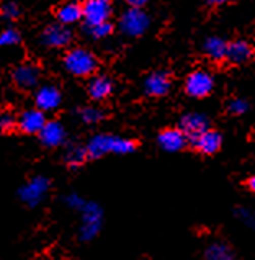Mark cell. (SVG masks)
<instances>
[{"label": "cell", "mask_w": 255, "mask_h": 260, "mask_svg": "<svg viewBox=\"0 0 255 260\" xmlns=\"http://www.w3.org/2000/svg\"><path fill=\"white\" fill-rule=\"evenodd\" d=\"M87 154L90 159H100L107 154L126 155L136 151L138 143L133 139L113 136V135H97L88 141Z\"/></svg>", "instance_id": "1"}, {"label": "cell", "mask_w": 255, "mask_h": 260, "mask_svg": "<svg viewBox=\"0 0 255 260\" xmlns=\"http://www.w3.org/2000/svg\"><path fill=\"white\" fill-rule=\"evenodd\" d=\"M80 213V226H79V237L80 241L88 242L93 241L100 234L103 226V210L99 203L85 202L82 206Z\"/></svg>", "instance_id": "2"}, {"label": "cell", "mask_w": 255, "mask_h": 260, "mask_svg": "<svg viewBox=\"0 0 255 260\" xmlns=\"http://www.w3.org/2000/svg\"><path fill=\"white\" fill-rule=\"evenodd\" d=\"M64 66L72 76L76 77H88L99 68V61L93 53H90L88 49L76 48L71 49L64 57Z\"/></svg>", "instance_id": "3"}, {"label": "cell", "mask_w": 255, "mask_h": 260, "mask_svg": "<svg viewBox=\"0 0 255 260\" xmlns=\"http://www.w3.org/2000/svg\"><path fill=\"white\" fill-rule=\"evenodd\" d=\"M49 187H51L49 178H46L44 175H35L20 188L18 197L26 206L35 208V206H38L44 198H46Z\"/></svg>", "instance_id": "4"}, {"label": "cell", "mask_w": 255, "mask_h": 260, "mask_svg": "<svg viewBox=\"0 0 255 260\" xmlns=\"http://www.w3.org/2000/svg\"><path fill=\"white\" fill-rule=\"evenodd\" d=\"M214 88V77L206 69L192 71L185 79V92L193 99H205Z\"/></svg>", "instance_id": "5"}, {"label": "cell", "mask_w": 255, "mask_h": 260, "mask_svg": "<svg viewBox=\"0 0 255 260\" xmlns=\"http://www.w3.org/2000/svg\"><path fill=\"white\" fill-rule=\"evenodd\" d=\"M149 23H151L149 15L144 10L139 9V7H131L119 18V29L126 36L136 38V36L144 35V31L149 28Z\"/></svg>", "instance_id": "6"}, {"label": "cell", "mask_w": 255, "mask_h": 260, "mask_svg": "<svg viewBox=\"0 0 255 260\" xmlns=\"http://www.w3.org/2000/svg\"><path fill=\"white\" fill-rule=\"evenodd\" d=\"M111 15L110 2L103 0H85L82 5V18L85 20V25H97L102 21H108Z\"/></svg>", "instance_id": "7"}, {"label": "cell", "mask_w": 255, "mask_h": 260, "mask_svg": "<svg viewBox=\"0 0 255 260\" xmlns=\"http://www.w3.org/2000/svg\"><path fill=\"white\" fill-rule=\"evenodd\" d=\"M72 40V31L62 23H54L44 28L41 33V44L46 48H64L71 43Z\"/></svg>", "instance_id": "8"}, {"label": "cell", "mask_w": 255, "mask_h": 260, "mask_svg": "<svg viewBox=\"0 0 255 260\" xmlns=\"http://www.w3.org/2000/svg\"><path fill=\"white\" fill-rule=\"evenodd\" d=\"M192 146L197 149L200 154L203 155H213L217 151L221 149V144H222V138L217 131L214 129H205L201 135H198L197 138H193L192 141Z\"/></svg>", "instance_id": "9"}, {"label": "cell", "mask_w": 255, "mask_h": 260, "mask_svg": "<svg viewBox=\"0 0 255 260\" xmlns=\"http://www.w3.org/2000/svg\"><path fill=\"white\" fill-rule=\"evenodd\" d=\"M44 124H46V116H44V111L40 108L25 110L17 121L20 131L26 133V135H40Z\"/></svg>", "instance_id": "10"}, {"label": "cell", "mask_w": 255, "mask_h": 260, "mask_svg": "<svg viewBox=\"0 0 255 260\" xmlns=\"http://www.w3.org/2000/svg\"><path fill=\"white\" fill-rule=\"evenodd\" d=\"M157 143L166 152H178L188 144V138L180 128H169L157 136Z\"/></svg>", "instance_id": "11"}, {"label": "cell", "mask_w": 255, "mask_h": 260, "mask_svg": "<svg viewBox=\"0 0 255 260\" xmlns=\"http://www.w3.org/2000/svg\"><path fill=\"white\" fill-rule=\"evenodd\" d=\"M61 90L54 85H43L36 90L35 95V103L36 108H40L43 111H52L61 105Z\"/></svg>", "instance_id": "12"}, {"label": "cell", "mask_w": 255, "mask_h": 260, "mask_svg": "<svg viewBox=\"0 0 255 260\" xmlns=\"http://www.w3.org/2000/svg\"><path fill=\"white\" fill-rule=\"evenodd\" d=\"M12 77H13V82L17 84V87L23 88V90H29V88H35L38 85L41 72L33 64H21L13 71Z\"/></svg>", "instance_id": "13"}, {"label": "cell", "mask_w": 255, "mask_h": 260, "mask_svg": "<svg viewBox=\"0 0 255 260\" xmlns=\"http://www.w3.org/2000/svg\"><path fill=\"white\" fill-rule=\"evenodd\" d=\"M255 54L253 46L245 40H236L228 43V56L226 61L232 62V64H245L249 62L250 59Z\"/></svg>", "instance_id": "14"}, {"label": "cell", "mask_w": 255, "mask_h": 260, "mask_svg": "<svg viewBox=\"0 0 255 260\" xmlns=\"http://www.w3.org/2000/svg\"><path fill=\"white\" fill-rule=\"evenodd\" d=\"M172 87L170 76L164 71L152 72L151 76L146 79L144 82V90L149 96H164L167 95Z\"/></svg>", "instance_id": "15"}, {"label": "cell", "mask_w": 255, "mask_h": 260, "mask_svg": "<svg viewBox=\"0 0 255 260\" xmlns=\"http://www.w3.org/2000/svg\"><path fill=\"white\" fill-rule=\"evenodd\" d=\"M208 126H209L208 118L201 113H188L180 120V129L185 133L188 141L201 135L205 129H208Z\"/></svg>", "instance_id": "16"}, {"label": "cell", "mask_w": 255, "mask_h": 260, "mask_svg": "<svg viewBox=\"0 0 255 260\" xmlns=\"http://www.w3.org/2000/svg\"><path fill=\"white\" fill-rule=\"evenodd\" d=\"M40 139L46 147H57L64 144L66 141V129L59 121H46L40 131Z\"/></svg>", "instance_id": "17"}, {"label": "cell", "mask_w": 255, "mask_h": 260, "mask_svg": "<svg viewBox=\"0 0 255 260\" xmlns=\"http://www.w3.org/2000/svg\"><path fill=\"white\" fill-rule=\"evenodd\" d=\"M203 53L214 62L226 61L228 56V43L219 36H209L203 44Z\"/></svg>", "instance_id": "18"}, {"label": "cell", "mask_w": 255, "mask_h": 260, "mask_svg": "<svg viewBox=\"0 0 255 260\" xmlns=\"http://www.w3.org/2000/svg\"><path fill=\"white\" fill-rule=\"evenodd\" d=\"M203 257L205 260H236L234 250H232V247L224 241L209 242L205 249Z\"/></svg>", "instance_id": "19"}, {"label": "cell", "mask_w": 255, "mask_h": 260, "mask_svg": "<svg viewBox=\"0 0 255 260\" xmlns=\"http://www.w3.org/2000/svg\"><path fill=\"white\" fill-rule=\"evenodd\" d=\"M113 92V82L105 76H95L88 82V95L93 100H105Z\"/></svg>", "instance_id": "20"}, {"label": "cell", "mask_w": 255, "mask_h": 260, "mask_svg": "<svg viewBox=\"0 0 255 260\" xmlns=\"http://www.w3.org/2000/svg\"><path fill=\"white\" fill-rule=\"evenodd\" d=\"M56 17L59 20V23L62 25H74L82 18V5L76 4V2H69L64 4L57 9Z\"/></svg>", "instance_id": "21"}, {"label": "cell", "mask_w": 255, "mask_h": 260, "mask_svg": "<svg viewBox=\"0 0 255 260\" xmlns=\"http://www.w3.org/2000/svg\"><path fill=\"white\" fill-rule=\"evenodd\" d=\"M88 159V154H87V147L84 146H79V144H72L67 147V151L64 154V160L66 164L69 167H80L84 162Z\"/></svg>", "instance_id": "22"}, {"label": "cell", "mask_w": 255, "mask_h": 260, "mask_svg": "<svg viewBox=\"0 0 255 260\" xmlns=\"http://www.w3.org/2000/svg\"><path fill=\"white\" fill-rule=\"evenodd\" d=\"M87 31L93 40H103L111 35V31H113V25H111L110 21H102V23H97V25H88Z\"/></svg>", "instance_id": "23"}, {"label": "cell", "mask_w": 255, "mask_h": 260, "mask_svg": "<svg viewBox=\"0 0 255 260\" xmlns=\"http://www.w3.org/2000/svg\"><path fill=\"white\" fill-rule=\"evenodd\" d=\"M80 118L84 123L93 124V123H99L103 120V111L95 107H85L80 110Z\"/></svg>", "instance_id": "24"}, {"label": "cell", "mask_w": 255, "mask_h": 260, "mask_svg": "<svg viewBox=\"0 0 255 260\" xmlns=\"http://www.w3.org/2000/svg\"><path fill=\"white\" fill-rule=\"evenodd\" d=\"M21 40L20 33L15 28H7L0 33V48H7V46H15L18 44Z\"/></svg>", "instance_id": "25"}, {"label": "cell", "mask_w": 255, "mask_h": 260, "mask_svg": "<svg viewBox=\"0 0 255 260\" xmlns=\"http://www.w3.org/2000/svg\"><path fill=\"white\" fill-rule=\"evenodd\" d=\"M0 13H2V17L7 20H15V18H18V15H20V7L18 4H15L13 0H7L2 5V9H0Z\"/></svg>", "instance_id": "26"}, {"label": "cell", "mask_w": 255, "mask_h": 260, "mask_svg": "<svg viewBox=\"0 0 255 260\" xmlns=\"http://www.w3.org/2000/svg\"><path fill=\"white\" fill-rule=\"evenodd\" d=\"M247 110H249V103L244 99H232L228 105V111L231 115H244Z\"/></svg>", "instance_id": "27"}, {"label": "cell", "mask_w": 255, "mask_h": 260, "mask_svg": "<svg viewBox=\"0 0 255 260\" xmlns=\"http://www.w3.org/2000/svg\"><path fill=\"white\" fill-rule=\"evenodd\" d=\"M87 200L82 198L79 193H69V195L64 197V203L67 208H71V210H76V211H80L82 206L85 205Z\"/></svg>", "instance_id": "28"}, {"label": "cell", "mask_w": 255, "mask_h": 260, "mask_svg": "<svg viewBox=\"0 0 255 260\" xmlns=\"http://www.w3.org/2000/svg\"><path fill=\"white\" fill-rule=\"evenodd\" d=\"M15 124H17V121H15V120H13V116H10L9 113L0 115V128H2V131H9V129H12Z\"/></svg>", "instance_id": "29"}, {"label": "cell", "mask_w": 255, "mask_h": 260, "mask_svg": "<svg viewBox=\"0 0 255 260\" xmlns=\"http://www.w3.org/2000/svg\"><path fill=\"white\" fill-rule=\"evenodd\" d=\"M123 2H126L130 7H144L147 4V0H123Z\"/></svg>", "instance_id": "30"}, {"label": "cell", "mask_w": 255, "mask_h": 260, "mask_svg": "<svg viewBox=\"0 0 255 260\" xmlns=\"http://www.w3.org/2000/svg\"><path fill=\"white\" fill-rule=\"evenodd\" d=\"M205 2L211 7H221V5H226V4L232 2V0H205Z\"/></svg>", "instance_id": "31"}, {"label": "cell", "mask_w": 255, "mask_h": 260, "mask_svg": "<svg viewBox=\"0 0 255 260\" xmlns=\"http://www.w3.org/2000/svg\"><path fill=\"white\" fill-rule=\"evenodd\" d=\"M247 187H249V190L255 195V174L249 178V180H247Z\"/></svg>", "instance_id": "32"}, {"label": "cell", "mask_w": 255, "mask_h": 260, "mask_svg": "<svg viewBox=\"0 0 255 260\" xmlns=\"http://www.w3.org/2000/svg\"><path fill=\"white\" fill-rule=\"evenodd\" d=\"M103 2H111V0H103Z\"/></svg>", "instance_id": "33"}, {"label": "cell", "mask_w": 255, "mask_h": 260, "mask_svg": "<svg viewBox=\"0 0 255 260\" xmlns=\"http://www.w3.org/2000/svg\"><path fill=\"white\" fill-rule=\"evenodd\" d=\"M0 133H4V131H2V128H0Z\"/></svg>", "instance_id": "34"}, {"label": "cell", "mask_w": 255, "mask_h": 260, "mask_svg": "<svg viewBox=\"0 0 255 260\" xmlns=\"http://www.w3.org/2000/svg\"><path fill=\"white\" fill-rule=\"evenodd\" d=\"M0 2H2V0H0Z\"/></svg>", "instance_id": "35"}]
</instances>
